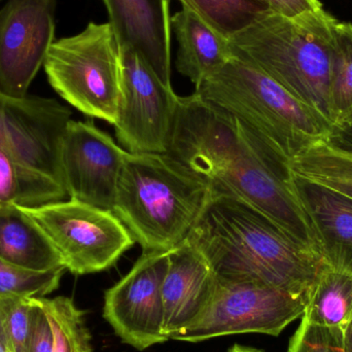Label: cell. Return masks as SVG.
<instances>
[{"label":"cell","mask_w":352,"mask_h":352,"mask_svg":"<svg viewBox=\"0 0 352 352\" xmlns=\"http://www.w3.org/2000/svg\"><path fill=\"white\" fill-rule=\"evenodd\" d=\"M166 153L203 178L211 192L252 205L322 261L289 163L234 116L196 92L178 96Z\"/></svg>","instance_id":"cell-1"},{"label":"cell","mask_w":352,"mask_h":352,"mask_svg":"<svg viewBox=\"0 0 352 352\" xmlns=\"http://www.w3.org/2000/svg\"><path fill=\"white\" fill-rule=\"evenodd\" d=\"M188 240L217 276L306 297L322 262L252 205L213 192Z\"/></svg>","instance_id":"cell-2"},{"label":"cell","mask_w":352,"mask_h":352,"mask_svg":"<svg viewBox=\"0 0 352 352\" xmlns=\"http://www.w3.org/2000/svg\"><path fill=\"white\" fill-rule=\"evenodd\" d=\"M209 184L167 153H129L111 211L144 252L188 239L206 205Z\"/></svg>","instance_id":"cell-3"},{"label":"cell","mask_w":352,"mask_h":352,"mask_svg":"<svg viewBox=\"0 0 352 352\" xmlns=\"http://www.w3.org/2000/svg\"><path fill=\"white\" fill-rule=\"evenodd\" d=\"M338 21L324 8L296 16L269 12L229 39L232 55L260 68L329 121Z\"/></svg>","instance_id":"cell-4"},{"label":"cell","mask_w":352,"mask_h":352,"mask_svg":"<svg viewBox=\"0 0 352 352\" xmlns=\"http://www.w3.org/2000/svg\"><path fill=\"white\" fill-rule=\"evenodd\" d=\"M195 92L239 120L289 163L335 131L326 118L233 55Z\"/></svg>","instance_id":"cell-5"},{"label":"cell","mask_w":352,"mask_h":352,"mask_svg":"<svg viewBox=\"0 0 352 352\" xmlns=\"http://www.w3.org/2000/svg\"><path fill=\"white\" fill-rule=\"evenodd\" d=\"M54 90L84 115L115 125L122 91V47L111 23H89L54 41L45 57Z\"/></svg>","instance_id":"cell-6"},{"label":"cell","mask_w":352,"mask_h":352,"mask_svg":"<svg viewBox=\"0 0 352 352\" xmlns=\"http://www.w3.org/2000/svg\"><path fill=\"white\" fill-rule=\"evenodd\" d=\"M307 297L250 280L217 276L204 311L173 340L201 342L229 335L258 333L277 337L303 316Z\"/></svg>","instance_id":"cell-7"},{"label":"cell","mask_w":352,"mask_h":352,"mask_svg":"<svg viewBox=\"0 0 352 352\" xmlns=\"http://www.w3.org/2000/svg\"><path fill=\"white\" fill-rule=\"evenodd\" d=\"M22 209L45 232L66 270L74 275L111 268L136 243L113 211L74 199Z\"/></svg>","instance_id":"cell-8"},{"label":"cell","mask_w":352,"mask_h":352,"mask_svg":"<svg viewBox=\"0 0 352 352\" xmlns=\"http://www.w3.org/2000/svg\"><path fill=\"white\" fill-rule=\"evenodd\" d=\"M178 96L135 50L122 47V91L115 130L128 153H166Z\"/></svg>","instance_id":"cell-9"},{"label":"cell","mask_w":352,"mask_h":352,"mask_svg":"<svg viewBox=\"0 0 352 352\" xmlns=\"http://www.w3.org/2000/svg\"><path fill=\"white\" fill-rule=\"evenodd\" d=\"M170 250L142 252L131 270L105 292L103 316L124 343L140 351L168 341L162 285Z\"/></svg>","instance_id":"cell-10"},{"label":"cell","mask_w":352,"mask_h":352,"mask_svg":"<svg viewBox=\"0 0 352 352\" xmlns=\"http://www.w3.org/2000/svg\"><path fill=\"white\" fill-rule=\"evenodd\" d=\"M129 153L92 121H72L60 148L61 182L69 199L111 210Z\"/></svg>","instance_id":"cell-11"},{"label":"cell","mask_w":352,"mask_h":352,"mask_svg":"<svg viewBox=\"0 0 352 352\" xmlns=\"http://www.w3.org/2000/svg\"><path fill=\"white\" fill-rule=\"evenodd\" d=\"M56 0H8L0 10V91L27 95L55 37Z\"/></svg>","instance_id":"cell-12"},{"label":"cell","mask_w":352,"mask_h":352,"mask_svg":"<svg viewBox=\"0 0 352 352\" xmlns=\"http://www.w3.org/2000/svg\"><path fill=\"white\" fill-rule=\"evenodd\" d=\"M72 115L56 99L6 95L2 146L21 164L62 184L60 148Z\"/></svg>","instance_id":"cell-13"},{"label":"cell","mask_w":352,"mask_h":352,"mask_svg":"<svg viewBox=\"0 0 352 352\" xmlns=\"http://www.w3.org/2000/svg\"><path fill=\"white\" fill-rule=\"evenodd\" d=\"M121 47L135 50L159 78L171 86L169 0H104Z\"/></svg>","instance_id":"cell-14"},{"label":"cell","mask_w":352,"mask_h":352,"mask_svg":"<svg viewBox=\"0 0 352 352\" xmlns=\"http://www.w3.org/2000/svg\"><path fill=\"white\" fill-rule=\"evenodd\" d=\"M215 279L208 261L188 239L170 250L162 285L164 334L168 340L204 311Z\"/></svg>","instance_id":"cell-15"},{"label":"cell","mask_w":352,"mask_h":352,"mask_svg":"<svg viewBox=\"0 0 352 352\" xmlns=\"http://www.w3.org/2000/svg\"><path fill=\"white\" fill-rule=\"evenodd\" d=\"M293 186L318 235L322 262L352 272V198L294 173Z\"/></svg>","instance_id":"cell-16"},{"label":"cell","mask_w":352,"mask_h":352,"mask_svg":"<svg viewBox=\"0 0 352 352\" xmlns=\"http://www.w3.org/2000/svg\"><path fill=\"white\" fill-rule=\"evenodd\" d=\"M178 41L176 69L198 88L232 58L229 39L211 28L190 10L182 8L171 16Z\"/></svg>","instance_id":"cell-17"},{"label":"cell","mask_w":352,"mask_h":352,"mask_svg":"<svg viewBox=\"0 0 352 352\" xmlns=\"http://www.w3.org/2000/svg\"><path fill=\"white\" fill-rule=\"evenodd\" d=\"M0 258L33 271L64 267L45 232L22 207L14 204L0 208Z\"/></svg>","instance_id":"cell-18"},{"label":"cell","mask_w":352,"mask_h":352,"mask_svg":"<svg viewBox=\"0 0 352 352\" xmlns=\"http://www.w3.org/2000/svg\"><path fill=\"white\" fill-rule=\"evenodd\" d=\"M301 318L318 326L349 324L352 320V272L322 262Z\"/></svg>","instance_id":"cell-19"},{"label":"cell","mask_w":352,"mask_h":352,"mask_svg":"<svg viewBox=\"0 0 352 352\" xmlns=\"http://www.w3.org/2000/svg\"><path fill=\"white\" fill-rule=\"evenodd\" d=\"M66 197L61 184L21 164L0 144V208L10 204L33 208Z\"/></svg>","instance_id":"cell-20"},{"label":"cell","mask_w":352,"mask_h":352,"mask_svg":"<svg viewBox=\"0 0 352 352\" xmlns=\"http://www.w3.org/2000/svg\"><path fill=\"white\" fill-rule=\"evenodd\" d=\"M289 168L294 175L352 198V148L332 136L312 144L289 163Z\"/></svg>","instance_id":"cell-21"},{"label":"cell","mask_w":352,"mask_h":352,"mask_svg":"<svg viewBox=\"0 0 352 352\" xmlns=\"http://www.w3.org/2000/svg\"><path fill=\"white\" fill-rule=\"evenodd\" d=\"M328 115L334 132L352 131V23L338 21L335 29Z\"/></svg>","instance_id":"cell-22"},{"label":"cell","mask_w":352,"mask_h":352,"mask_svg":"<svg viewBox=\"0 0 352 352\" xmlns=\"http://www.w3.org/2000/svg\"><path fill=\"white\" fill-rule=\"evenodd\" d=\"M219 34L230 39L271 12L261 0H179Z\"/></svg>","instance_id":"cell-23"},{"label":"cell","mask_w":352,"mask_h":352,"mask_svg":"<svg viewBox=\"0 0 352 352\" xmlns=\"http://www.w3.org/2000/svg\"><path fill=\"white\" fill-rule=\"evenodd\" d=\"M43 302L55 335L53 352H95L85 311L72 298H43Z\"/></svg>","instance_id":"cell-24"},{"label":"cell","mask_w":352,"mask_h":352,"mask_svg":"<svg viewBox=\"0 0 352 352\" xmlns=\"http://www.w3.org/2000/svg\"><path fill=\"white\" fill-rule=\"evenodd\" d=\"M65 271L29 270L0 258V298H45L59 287Z\"/></svg>","instance_id":"cell-25"},{"label":"cell","mask_w":352,"mask_h":352,"mask_svg":"<svg viewBox=\"0 0 352 352\" xmlns=\"http://www.w3.org/2000/svg\"><path fill=\"white\" fill-rule=\"evenodd\" d=\"M287 352H352V320L343 327H324L301 318Z\"/></svg>","instance_id":"cell-26"},{"label":"cell","mask_w":352,"mask_h":352,"mask_svg":"<svg viewBox=\"0 0 352 352\" xmlns=\"http://www.w3.org/2000/svg\"><path fill=\"white\" fill-rule=\"evenodd\" d=\"M33 298H0V320L12 352H24L32 326Z\"/></svg>","instance_id":"cell-27"},{"label":"cell","mask_w":352,"mask_h":352,"mask_svg":"<svg viewBox=\"0 0 352 352\" xmlns=\"http://www.w3.org/2000/svg\"><path fill=\"white\" fill-rule=\"evenodd\" d=\"M32 326L24 352H53L55 335L43 298H33Z\"/></svg>","instance_id":"cell-28"},{"label":"cell","mask_w":352,"mask_h":352,"mask_svg":"<svg viewBox=\"0 0 352 352\" xmlns=\"http://www.w3.org/2000/svg\"><path fill=\"white\" fill-rule=\"evenodd\" d=\"M271 12L285 16H296L309 10L322 8L320 0H261Z\"/></svg>","instance_id":"cell-29"},{"label":"cell","mask_w":352,"mask_h":352,"mask_svg":"<svg viewBox=\"0 0 352 352\" xmlns=\"http://www.w3.org/2000/svg\"><path fill=\"white\" fill-rule=\"evenodd\" d=\"M333 138L338 140L344 146H349L352 148V131L347 132H334L332 135Z\"/></svg>","instance_id":"cell-30"},{"label":"cell","mask_w":352,"mask_h":352,"mask_svg":"<svg viewBox=\"0 0 352 352\" xmlns=\"http://www.w3.org/2000/svg\"><path fill=\"white\" fill-rule=\"evenodd\" d=\"M6 99V95L0 91V144H2V140H3V111Z\"/></svg>","instance_id":"cell-31"},{"label":"cell","mask_w":352,"mask_h":352,"mask_svg":"<svg viewBox=\"0 0 352 352\" xmlns=\"http://www.w3.org/2000/svg\"><path fill=\"white\" fill-rule=\"evenodd\" d=\"M0 352H12L10 346H8V339H6V334H4L1 320H0Z\"/></svg>","instance_id":"cell-32"},{"label":"cell","mask_w":352,"mask_h":352,"mask_svg":"<svg viewBox=\"0 0 352 352\" xmlns=\"http://www.w3.org/2000/svg\"><path fill=\"white\" fill-rule=\"evenodd\" d=\"M228 352H264L254 347L243 346V345L236 344Z\"/></svg>","instance_id":"cell-33"}]
</instances>
